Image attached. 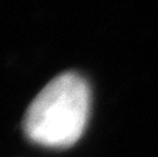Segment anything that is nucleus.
I'll use <instances>...</instances> for the list:
<instances>
[{"label":"nucleus","instance_id":"obj_1","mask_svg":"<svg viewBox=\"0 0 158 157\" xmlns=\"http://www.w3.org/2000/svg\"><path fill=\"white\" fill-rule=\"evenodd\" d=\"M90 113V89L77 72L53 78L32 100L24 117L25 135L46 147H68L79 141Z\"/></svg>","mask_w":158,"mask_h":157}]
</instances>
